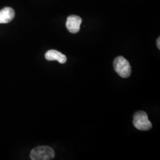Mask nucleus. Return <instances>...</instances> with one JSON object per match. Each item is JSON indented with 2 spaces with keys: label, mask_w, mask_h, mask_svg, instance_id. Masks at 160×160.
<instances>
[{
  "label": "nucleus",
  "mask_w": 160,
  "mask_h": 160,
  "mask_svg": "<svg viewBox=\"0 0 160 160\" xmlns=\"http://www.w3.org/2000/svg\"><path fill=\"white\" fill-rule=\"evenodd\" d=\"M32 160H50L55 157V151L48 146H40L33 149L30 152Z\"/></svg>",
  "instance_id": "1"
},
{
  "label": "nucleus",
  "mask_w": 160,
  "mask_h": 160,
  "mask_svg": "<svg viewBox=\"0 0 160 160\" xmlns=\"http://www.w3.org/2000/svg\"><path fill=\"white\" fill-rule=\"evenodd\" d=\"M113 66L115 71L122 78H126L131 74L130 63L126 59L122 56L115 58Z\"/></svg>",
  "instance_id": "2"
},
{
  "label": "nucleus",
  "mask_w": 160,
  "mask_h": 160,
  "mask_svg": "<svg viewBox=\"0 0 160 160\" xmlns=\"http://www.w3.org/2000/svg\"><path fill=\"white\" fill-rule=\"evenodd\" d=\"M133 124L137 129L143 131H149L152 127L147 113L141 110L136 112L133 115Z\"/></svg>",
  "instance_id": "3"
},
{
  "label": "nucleus",
  "mask_w": 160,
  "mask_h": 160,
  "mask_svg": "<svg viewBox=\"0 0 160 160\" xmlns=\"http://www.w3.org/2000/svg\"><path fill=\"white\" fill-rule=\"evenodd\" d=\"M82 22L81 17L76 15H71L67 18L66 27L70 33H77L80 31Z\"/></svg>",
  "instance_id": "4"
},
{
  "label": "nucleus",
  "mask_w": 160,
  "mask_h": 160,
  "mask_svg": "<svg viewBox=\"0 0 160 160\" xmlns=\"http://www.w3.org/2000/svg\"><path fill=\"white\" fill-rule=\"evenodd\" d=\"M45 58L48 61H57L61 64L67 62V57L56 50H49L45 53Z\"/></svg>",
  "instance_id": "5"
},
{
  "label": "nucleus",
  "mask_w": 160,
  "mask_h": 160,
  "mask_svg": "<svg viewBox=\"0 0 160 160\" xmlns=\"http://www.w3.org/2000/svg\"><path fill=\"white\" fill-rule=\"evenodd\" d=\"M15 12L11 7H5L0 10V24L9 23L14 18Z\"/></svg>",
  "instance_id": "6"
},
{
  "label": "nucleus",
  "mask_w": 160,
  "mask_h": 160,
  "mask_svg": "<svg viewBox=\"0 0 160 160\" xmlns=\"http://www.w3.org/2000/svg\"><path fill=\"white\" fill-rule=\"evenodd\" d=\"M157 47L158 49H160V38H158L157 40Z\"/></svg>",
  "instance_id": "7"
}]
</instances>
